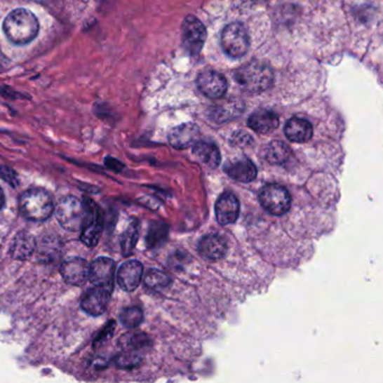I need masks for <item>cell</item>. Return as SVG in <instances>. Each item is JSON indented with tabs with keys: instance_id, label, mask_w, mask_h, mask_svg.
I'll use <instances>...</instances> for the list:
<instances>
[{
	"instance_id": "cell-33",
	"label": "cell",
	"mask_w": 383,
	"mask_h": 383,
	"mask_svg": "<svg viewBox=\"0 0 383 383\" xmlns=\"http://www.w3.org/2000/svg\"><path fill=\"white\" fill-rule=\"evenodd\" d=\"M5 206V195H4L3 189L0 188V210Z\"/></svg>"
},
{
	"instance_id": "cell-24",
	"label": "cell",
	"mask_w": 383,
	"mask_h": 383,
	"mask_svg": "<svg viewBox=\"0 0 383 383\" xmlns=\"http://www.w3.org/2000/svg\"><path fill=\"white\" fill-rule=\"evenodd\" d=\"M119 345L123 349H128V351L138 353L145 349H149V338L142 332H128V334L121 336L119 340Z\"/></svg>"
},
{
	"instance_id": "cell-31",
	"label": "cell",
	"mask_w": 383,
	"mask_h": 383,
	"mask_svg": "<svg viewBox=\"0 0 383 383\" xmlns=\"http://www.w3.org/2000/svg\"><path fill=\"white\" fill-rule=\"evenodd\" d=\"M0 177L13 188H16L20 184V177H18V173L9 166H0Z\"/></svg>"
},
{
	"instance_id": "cell-8",
	"label": "cell",
	"mask_w": 383,
	"mask_h": 383,
	"mask_svg": "<svg viewBox=\"0 0 383 383\" xmlns=\"http://www.w3.org/2000/svg\"><path fill=\"white\" fill-rule=\"evenodd\" d=\"M261 206L269 214L282 216L289 212L291 207L290 194L287 189L278 184H269L260 192Z\"/></svg>"
},
{
	"instance_id": "cell-4",
	"label": "cell",
	"mask_w": 383,
	"mask_h": 383,
	"mask_svg": "<svg viewBox=\"0 0 383 383\" xmlns=\"http://www.w3.org/2000/svg\"><path fill=\"white\" fill-rule=\"evenodd\" d=\"M55 215L63 229L70 231H80L85 220V203L74 196H65L57 203Z\"/></svg>"
},
{
	"instance_id": "cell-10",
	"label": "cell",
	"mask_w": 383,
	"mask_h": 383,
	"mask_svg": "<svg viewBox=\"0 0 383 383\" xmlns=\"http://www.w3.org/2000/svg\"><path fill=\"white\" fill-rule=\"evenodd\" d=\"M116 264L108 257H99L90 264L89 280L93 285L104 287L113 291Z\"/></svg>"
},
{
	"instance_id": "cell-30",
	"label": "cell",
	"mask_w": 383,
	"mask_h": 383,
	"mask_svg": "<svg viewBox=\"0 0 383 383\" xmlns=\"http://www.w3.org/2000/svg\"><path fill=\"white\" fill-rule=\"evenodd\" d=\"M115 328L116 321H108L107 324L102 327V330L99 332L98 335L95 338V341H93V347H95V349H98V347H102L105 343H107L110 338H112V336H113Z\"/></svg>"
},
{
	"instance_id": "cell-14",
	"label": "cell",
	"mask_w": 383,
	"mask_h": 383,
	"mask_svg": "<svg viewBox=\"0 0 383 383\" xmlns=\"http://www.w3.org/2000/svg\"><path fill=\"white\" fill-rule=\"evenodd\" d=\"M216 218L220 225H229L236 222L240 216V201L236 196L226 192L218 198L215 206Z\"/></svg>"
},
{
	"instance_id": "cell-5",
	"label": "cell",
	"mask_w": 383,
	"mask_h": 383,
	"mask_svg": "<svg viewBox=\"0 0 383 383\" xmlns=\"http://www.w3.org/2000/svg\"><path fill=\"white\" fill-rule=\"evenodd\" d=\"M86 206L85 220L81 226V235L80 240L85 243L89 248L96 246L98 244L100 236H102V229H104V217L102 210L97 206L95 201L89 198L83 199Z\"/></svg>"
},
{
	"instance_id": "cell-22",
	"label": "cell",
	"mask_w": 383,
	"mask_h": 383,
	"mask_svg": "<svg viewBox=\"0 0 383 383\" xmlns=\"http://www.w3.org/2000/svg\"><path fill=\"white\" fill-rule=\"evenodd\" d=\"M242 112V104L240 102L231 100V102H226L214 106L212 109L209 110V117L212 121L220 124V123H225V121L234 119L235 117L241 115Z\"/></svg>"
},
{
	"instance_id": "cell-1",
	"label": "cell",
	"mask_w": 383,
	"mask_h": 383,
	"mask_svg": "<svg viewBox=\"0 0 383 383\" xmlns=\"http://www.w3.org/2000/svg\"><path fill=\"white\" fill-rule=\"evenodd\" d=\"M3 29L11 42L24 46L37 36L40 24L36 16L27 9H15L4 20Z\"/></svg>"
},
{
	"instance_id": "cell-29",
	"label": "cell",
	"mask_w": 383,
	"mask_h": 383,
	"mask_svg": "<svg viewBox=\"0 0 383 383\" xmlns=\"http://www.w3.org/2000/svg\"><path fill=\"white\" fill-rule=\"evenodd\" d=\"M115 362L121 369H133L142 363V358L140 353L123 349V352L116 356Z\"/></svg>"
},
{
	"instance_id": "cell-7",
	"label": "cell",
	"mask_w": 383,
	"mask_h": 383,
	"mask_svg": "<svg viewBox=\"0 0 383 383\" xmlns=\"http://www.w3.org/2000/svg\"><path fill=\"white\" fill-rule=\"evenodd\" d=\"M207 32L205 26L195 16H187L181 27L182 46L192 57L201 53L206 42Z\"/></svg>"
},
{
	"instance_id": "cell-3",
	"label": "cell",
	"mask_w": 383,
	"mask_h": 383,
	"mask_svg": "<svg viewBox=\"0 0 383 383\" xmlns=\"http://www.w3.org/2000/svg\"><path fill=\"white\" fill-rule=\"evenodd\" d=\"M51 195L42 188L26 190L20 198V214L32 222H44L54 213Z\"/></svg>"
},
{
	"instance_id": "cell-15",
	"label": "cell",
	"mask_w": 383,
	"mask_h": 383,
	"mask_svg": "<svg viewBox=\"0 0 383 383\" xmlns=\"http://www.w3.org/2000/svg\"><path fill=\"white\" fill-rule=\"evenodd\" d=\"M142 276H143L142 263L135 260H130L121 264L117 274V281L123 290L132 293L136 290L141 283Z\"/></svg>"
},
{
	"instance_id": "cell-12",
	"label": "cell",
	"mask_w": 383,
	"mask_h": 383,
	"mask_svg": "<svg viewBox=\"0 0 383 383\" xmlns=\"http://www.w3.org/2000/svg\"><path fill=\"white\" fill-rule=\"evenodd\" d=\"M112 290L104 287H95L88 290L81 299V308L91 316H100L106 311Z\"/></svg>"
},
{
	"instance_id": "cell-2",
	"label": "cell",
	"mask_w": 383,
	"mask_h": 383,
	"mask_svg": "<svg viewBox=\"0 0 383 383\" xmlns=\"http://www.w3.org/2000/svg\"><path fill=\"white\" fill-rule=\"evenodd\" d=\"M235 80L243 90L261 93L274 85V71L265 63L251 61L236 71Z\"/></svg>"
},
{
	"instance_id": "cell-17",
	"label": "cell",
	"mask_w": 383,
	"mask_h": 383,
	"mask_svg": "<svg viewBox=\"0 0 383 383\" xmlns=\"http://www.w3.org/2000/svg\"><path fill=\"white\" fill-rule=\"evenodd\" d=\"M248 125L254 132L259 134H269L279 126L278 116L268 109H260L254 112L248 121Z\"/></svg>"
},
{
	"instance_id": "cell-18",
	"label": "cell",
	"mask_w": 383,
	"mask_h": 383,
	"mask_svg": "<svg viewBox=\"0 0 383 383\" xmlns=\"http://www.w3.org/2000/svg\"><path fill=\"white\" fill-rule=\"evenodd\" d=\"M225 172L231 179L243 183L252 182L257 175V168L248 159L229 162L225 166Z\"/></svg>"
},
{
	"instance_id": "cell-23",
	"label": "cell",
	"mask_w": 383,
	"mask_h": 383,
	"mask_svg": "<svg viewBox=\"0 0 383 383\" xmlns=\"http://www.w3.org/2000/svg\"><path fill=\"white\" fill-rule=\"evenodd\" d=\"M290 155V147L281 141L271 142L265 149V159L271 164L285 163Z\"/></svg>"
},
{
	"instance_id": "cell-32",
	"label": "cell",
	"mask_w": 383,
	"mask_h": 383,
	"mask_svg": "<svg viewBox=\"0 0 383 383\" xmlns=\"http://www.w3.org/2000/svg\"><path fill=\"white\" fill-rule=\"evenodd\" d=\"M105 164L107 166L108 169L113 170L115 172H119L123 170L124 166L119 162V161L116 160L114 158H107L105 160Z\"/></svg>"
},
{
	"instance_id": "cell-21",
	"label": "cell",
	"mask_w": 383,
	"mask_h": 383,
	"mask_svg": "<svg viewBox=\"0 0 383 383\" xmlns=\"http://www.w3.org/2000/svg\"><path fill=\"white\" fill-rule=\"evenodd\" d=\"M192 153L198 160L209 168H217L220 163V152L218 147L212 142L198 141L194 144Z\"/></svg>"
},
{
	"instance_id": "cell-6",
	"label": "cell",
	"mask_w": 383,
	"mask_h": 383,
	"mask_svg": "<svg viewBox=\"0 0 383 383\" xmlns=\"http://www.w3.org/2000/svg\"><path fill=\"white\" fill-rule=\"evenodd\" d=\"M220 44L229 57L242 58L248 53L250 48V37L244 25L241 23H231L226 26L222 32Z\"/></svg>"
},
{
	"instance_id": "cell-28",
	"label": "cell",
	"mask_w": 383,
	"mask_h": 383,
	"mask_svg": "<svg viewBox=\"0 0 383 383\" xmlns=\"http://www.w3.org/2000/svg\"><path fill=\"white\" fill-rule=\"evenodd\" d=\"M119 319L123 326L126 328H136L143 323L144 315L141 308L128 307L125 308L119 315Z\"/></svg>"
},
{
	"instance_id": "cell-11",
	"label": "cell",
	"mask_w": 383,
	"mask_h": 383,
	"mask_svg": "<svg viewBox=\"0 0 383 383\" xmlns=\"http://www.w3.org/2000/svg\"><path fill=\"white\" fill-rule=\"evenodd\" d=\"M89 270L90 264L81 257H71L65 260L60 268V272L68 285H85L89 279Z\"/></svg>"
},
{
	"instance_id": "cell-16",
	"label": "cell",
	"mask_w": 383,
	"mask_h": 383,
	"mask_svg": "<svg viewBox=\"0 0 383 383\" xmlns=\"http://www.w3.org/2000/svg\"><path fill=\"white\" fill-rule=\"evenodd\" d=\"M201 133L197 125L192 123L175 127L169 134V142L172 147L177 149H187L198 142Z\"/></svg>"
},
{
	"instance_id": "cell-25",
	"label": "cell",
	"mask_w": 383,
	"mask_h": 383,
	"mask_svg": "<svg viewBox=\"0 0 383 383\" xmlns=\"http://www.w3.org/2000/svg\"><path fill=\"white\" fill-rule=\"evenodd\" d=\"M138 235H140V224H138L137 220H134L127 227L124 234L121 235V252H123L125 257H128L134 251L136 243H137Z\"/></svg>"
},
{
	"instance_id": "cell-9",
	"label": "cell",
	"mask_w": 383,
	"mask_h": 383,
	"mask_svg": "<svg viewBox=\"0 0 383 383\" xmlns=\"http://www.w3.org/2000/svg\"><path fill=\"white\" fill-rule=\"evenodd\" d=\"M197 87L208 98L220 99L227 91V80L217 71H203L198 76Z\"/></svg>"
},
{
	"instance_id": "cell-27",
	"label": "cell",
	"mask_w": 383,
	"mask_h": 383,
	"mask_svg": "<svg viewBox=\"0 0 383 383\" xmlns=\"http://www.w3.org/2000/svg\"><path fill=\"white\" fill-rule=\"evenodd\" d=\"M144 282L149 289L161 290V289L168 287L171 283V279L168 276V274H164L162 271L151 269V270L147 271Z\"/></svg>"
},
{
	"instance_id": "cell-19",
	"label": "cell",
	"mask_w": 383,
	"mask_h": 383,
	"mask_svg": "<svg viewBox=\"0 0 383 383\" xmlns=\"http://www.w3.org/2000/svg\"><path fill=\"white\" fill-rule=\"evenodd\" d=\"M35 248H36L35 237L27 231H20L15 236L11 246V255L13 259L25 261L33 255Z\"/></svg>"
},
{
	"instance_id": "cell-20",
	"label": "cell",
	"mask_w": 383,
	"mask_h": 383,
	"mask_svg": "<svg viewBox=\"0 0 383 383\" xmlns=\"http://www.w3.org/2000/svg\"><path fill=\"white\" fill-rule=\"evenodd\" d=\"M285 134L288 140L295 143H306L313 137V126L304 119H289L285 127Z\"/></svg>"
},
{
	"instance_id": "cell-26",
	"label": "cell",
	"mask_w": 383,
	"mask_h": 383,
	"mask_svg": "<svg viewBox=\"0 0 383 383\" xmlns=\"http://www.w3.org/2000/svg\"><path fill=\"white\" fill-rule=\"evenodd\" d=\"M168 231H169V229H168V226L166 224L156 223V222L151 224L149 231H147V248H158L162 243L166 242V236H168Z\"/></svg>"
},
{
	"instance_id": "cell-13",
	"label": "cell",
	"mask_w": 383,
	"mask_h": 383,
	"mask_svg": "<svg viewBox=\"0 0 383 383\" xmlns=\"http://www.w3.org/2000/svg\"><path fill=\"white\" fill-rule=\"evenodd\" d=\"M198 251L203 259L210 262H216L225 257L229 251V246L223 236L209 234L201 238L198 246Z\"/></svg>"
}]
</instances>
